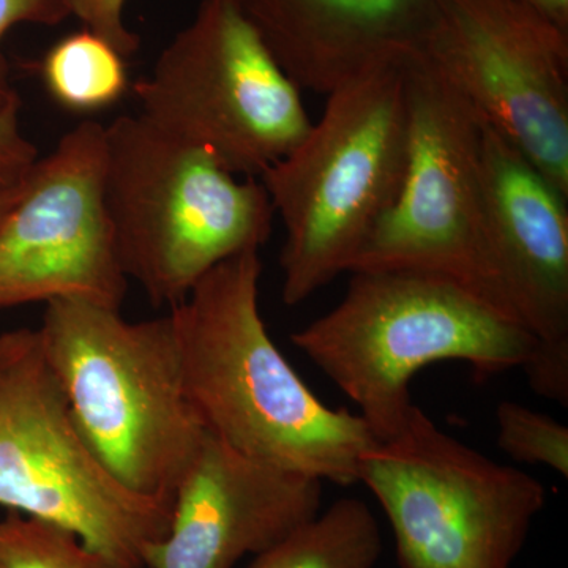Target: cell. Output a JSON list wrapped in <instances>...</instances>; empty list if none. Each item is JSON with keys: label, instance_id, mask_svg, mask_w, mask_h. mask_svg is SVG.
Returning a JSON list of instances; mask_svg holds the SVG:
<instances>
[{"label": "cell", "instance_id": "obj_7", "mask_svg": "<svg viewBox=\"0 0 568 568\" xmlns=\"http://www.w3.org/2000/svg\"><path fill=\"white\" fill-rule=\"evenodd\" d=\"M133 89L145 121L237 178H261L313 123L242 0H201Z\"/></svg>", "mask_w": 568, "mask_h": 568}, {"label": "cell", "instance_id": "obj_6", "mask_svg": "<svg viewBox=\"0 0 568 568\" xmlns=\"http://www.w3.org/2000/svg\"><path fill=\"white\" fill-rule=\"evenodd\" d=\"M0 507L77 534L121 564L145 568L171 504L136 495L81 435L39 331L0 334Z\"/></svg>", "mask_w": 568, "mask_h": 568}, {"label": "cell", "instance_id": "obj_17", "mask_svg": "<svg viewBox=\"0 0 568 568\" xmlns=\"http://www.w3.org/2000/svg\"><path fill=\"white\" fill-rule=\"evenodd\" d=\"M0 568H123L77 534L26 515H0Z\"/></svg>", "mask_w": 568, "mask_h": 568}, {"label": "cell", "instance_id": "obj_15", "mask_svg": "<svg viewBox=\"0 0 568 568\" xmlns=\"http://www.w3.org/2000/svg\"><path fill=\"white\" fill-rule=\"evenodd\" d=\"M379 523L357 497H343L254 556L248 568H375Z\"/></svg>", "mask_w": 568, "mask_h": 568}, {"label": "cell", "instance_id": "obj_4", "mask_svg": "<svg viewBox=\"0 0 568 568\" xmlns=\"http://www.w3.org/2000/svg\"><path fill=\"white\" fill-rule=\"evenodd\" d=\"M37 331L104 469L130 491L173 504L207 429L183 388L170 316L126 321L118 308L55 301Z\"/></svg>", "mask_w": 568, "mask_h": 568}, {"label": "cell", "instance_id": "obj_11", "mask_svg": "<svg viewBox=\"0 0 568 568\" xmlns=\"http://www.w3.org/2000/svg\"><path fill=\"white\" fill-rule=\"evenodd\" d=\"M104 125L82 121L37 160L0 223V310L81 301L121 310L129 278L103 190Z\"/></svg>", "mask_w": 568, "mask_h": 568}, {"label": "cell", "instance_id": "obj_23", "mask_svg": "<svg viewBox=\"0 0 568 568\" xmlns=\"http://www.w3.org/2000/svg\"><path fill=\"white\" fill-rule=\"evenodd\" d=\"M26 178H28V175H26ZM24 182L26 179L20 183V185L6 190V192H0V223L3 222L7 213H9L11 207H13V205L18 203V200H20L22 190H24Z\"/></svg>", "mask_w": 568, "mask_h": 568}, {"label": "cell", "instance_id": "obj_2", "mask_svg": "<svg viewBox=\"0 0 568 568\" xmlns=\"http://www.w3.org/2000/svg\"><path fill=\"white\" fill-rule=\"evenodd\" d=\"M345 297L291 339L361 409L376 440L395 435L413 407L410 383L439 362L477 377L532 362L538 342L514 317L446 276L355 272Z\"/></svg>", "mask_w": 568, "mask_h": 568}, {"label": "cell", "instance_id": "obj_12", "mask_svg": "<svg viewBox=\"0 0 568 568\" xmlns=\"http://www.w3.org/2000/svg\"><path fill=\"white\" fill-rule=\"evenodd\" d=\"M481 179L489 250L511 315L538 342L536 394L568 405V196L485 123Z\"/></svg>", "mask_w": 568, "mask_h": 568}, {"label": "cell", "instance_id": "obj_8", "mask_svg": "<svg viewBox=\"0 0 568 568\" xmlns=\"http://www.w3.org/2000/svg\"><path fill=\"white\" fill-rule=\"evenodd\" d=\"M402 568H511L547 503L536 477L444 433L414 406L358 463Z\"/></svg>", "mask_w": 568, "mask_h": 568}, {"label": "cell", "instance_id": "obj_14", "mask_svg": "<svg viewBox=\"0 0 568 568\" xmlns=\"http://www.w3.org/2000/svg\"><path fill=\"white\" fill-rule=\"evenodd\" d=\"M268 51L301 91L334 92L417 51L437 0H242Z\"/></svg>", "mask_w": 568, "mask_h": 568}, {"label": "cell", "instance_id": "obj_1", "mask_svg": "<svg viewBox=\"0 0 568 568\" xmlns=\"http://www.w3.org/2000/svg\"><path fill=\"white\" fill-rule=\"evenodd\" d=\"M263 261L216 265L170 308L183 388L205 429L245 457L349 487L376 443L368 424L332 409L286 361L260 308Z\"/></svg>", "mask_w": 568, "mask_h": 568}, {"label": "cell", "instance_id": "obj_19", "mask_svg": "<svg viewBox=\"0 0 568 568\" xmlns=\"http://www.w3.org/2000/svg\"><path fill=\"white\" fill-rule=\"evenodd\" d=\"M69 17L67 0H0V40L9 29L21 22L58 26ZM20 102L17 91L11 88L6 59L0 52V111Z\"/></svg>", "mask_w": 568, "mask_h": 568}, {"label": "cell", "instance_id": "obj_10", "mask_svg": "<svg viewBox=\"0 0 568 568\" xmlns=\"http://www.w3.org/2000/svg\"><path fill=\"white\" fill-rule=\"evenodd\" d=\"M416 52L568 196V31L521 0H437Z\"/></svg>", "mask_w": 568, "mask_h": 568}, {"label": "cell", "instance_id": "obj_18", "mask_svg": "<svg viewBox=\"0 0 568 568\" xmlns=\"http://www.w3.org/2000/svg\"><path fill=\"white\" fill-rule=\"evenodd\" d=\"M497 446L518 463L547 466L568 477V428L515 402L496 407Z\"/></svg>", "mask_w": 568, "mask_h": 568}, {"label": "cell", "instance_id": "obj_22", "mask_svg": "<svg viewBox=\"0 0 568 568\" xmlns=\"http://www.w3.org/2000/svg\"><path fill=\"white\" fill-rule=\"evenodd\" d=\"M568 31V0H521Z\"/></svg>", "mask_w": 568, "mask_h": 568}, {"label": "cell", "instance_id": "obj_13", "mask_svg": "<svg viewBox=\"0 0 568 568\" xmlns=\"http://www.w3.org/2000/svg\"><path fill=\"white\" fill-rule=\"evenodd\" d=\"M323 481L276 469L207 432L145 568H234L321 511Z\"/></svg>", "mask_w": 568, "mask_h": 568}, {"label": "cell", "instance_id": "obj_3", "mask_svg": "<svg viewBox=\"0 0 568 568\" xmlns=\"http://www.w3.org/2000/svg\"><path fill=\"white\" fill-rule=\"evenodd\" d=\"M409 58L328 93L320 121L260 178L286 233L280 267L287 306L349 274L394 204L406 168Z\"/></svg>", "mask_w": 568, "mask_h": 568}, {"label": "cell", "instance_id": "obj_21", "mask_svg": "<svg viewBox=\"0 0 568 568\" xmlns=\"http://www.w3.org/2000/svg\"><path fill=\"white\" fill-rule=\"evenodd\" d=\"M20 112L21 102L0 111V192L20 185L40 159L22 130Z\"/></svg>", "mask_w": 568, "mask_h": 568}, {"label": "cell", "instance_id": "obj_5", "mask_svg": "<svg viewBox=\"0 0 568 568\" xmlns=\"http://www.w3.org/2000/svg\"><path fill=\"white\" fill-rule=\"evenodd\" d=\"M103 190L123 272L156 306L181 304L212 268L260 252L272 234L263 182L241 181L140 114L104 125Z\"/></svg>", "mask_w": 568, "mask_h": 568}, {"label": "cell", "instance_id": "obj_16", "mask_svg": "<svg viewBox=\"0 0 568 568\" xmlns=\"http://www.w3.org/2000/svg\"><path fill=\"white\" fill-rule=\"evenodd\" d=\"M40 73L52 102L74 114L106 110L129 89L125 58L89 29L52 44Z\"/></svg>", "mask_w": 568, "mask_h": 568}, {"label": "cell", "instance_id": "obj_9", "mask_svg": "<svg viewBox=\"0 0 568 568\" xmlns=\"http://www.w3.org/2000/svg\"><path fill=\"white\" fill-rule=\"evenodd\" d=\"M406 88L405 175L349 274L416 271L446 276L514 317L488 244L484 119L417 52L407 59Z\"/></svg>", "mask_w": 568, "mask_h": 568}, {"label": "cell", "instance_id": "obj_20", "mask_svg": "<svg viewBox=\"0 0 568 568\" xmlns=\"http://www.w3.org/2000/svg\"><path fill=\"white\" fill-rule=\"evenodd\" d=\"M125 3L126 0H67L71 17H77L84 29L102 37L126 59L138 51L141 39L126 26Z\"/></svg>", "mask_w": 568, "mask_h": 568}]
</instances>
